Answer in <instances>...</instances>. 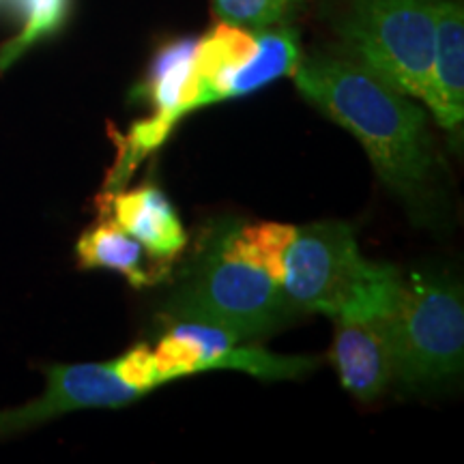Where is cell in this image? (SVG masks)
I'll list each match as a JSON object with an SVG mask.
<instances>
[{"mask_svg": "<svg viewBox=\"0 0 464 464\" xmlns=\"http://www.w3.org/2000/svg\"><path fill=\"white\" fill-rule=\"evenodd\" d=\"M218 241L224 254L265 271L280 284L284 277V256L295 237V226L260 222H230L216 228Z\"/></svg>", "mask_w": 464, "mask_h": 464, "instance_id": "cell-13", "label": "cell"}, {"mask_svg": "<svg viewBox=\"0 0 464 464\" xmlns=\"http://www.w3.org/2000/svg\"><path fill=\"white\" fill-rule=\"evenodd\" d=\"M256 52L258 31L222 20L196 39L191 82L198 95V108L228 100L230 80L256 56Z\"/></svg>", "mask_w": 464, "mask_h": 464, "instance_id": "cell-11", "label": "cell"}, {"mask_svg": "<svg viewBox=\"0 0 464 464\" xmlns=\"http://www.w3.org/2000/svg\"><path fill=\"white\" fill-rule=\"evenodd\" d=\"M213 11L222 22L265 31V28L288 26L304 14L310 0H211Z\"/></svg>", "mask_w": 464, "mask_h": 464, "instance_id": "cell-15", "label": "cell"}, {"mask_svg": "<svg viewBox=\"0 0 464 464\" xmlns=\"http://www.w3.org/2000/svg\"><path fill=\"white\" fill-rule=\"evenodd\" d=\"M112 370L121 381L140 393L153 392L161 385L158 368H155L153 351L147 344H136L121 357L112 359Z\"/></svg>", "mask_w": 464, "mask_h": 464, "instance_id": "cell-16", "label": "cell"}, {"mask_svg": "<svg viewBox=\"0 0 464 464\" xmlns=\"http://www.w3.org/2000/svg\"><path fill=\"white\" fill-rule=\"evenodd\" d=\"M293 316L280 284L224 254L216 230L166 304L168 321L218 324L241 342L274 332Z\"/></svg>", "mask_w": 464, "mask_h": 464, "instance_id": "cell-4", "label": "cell"}, {"mask_svg": "<svg viewBox=\"0 0 464 464\" xmlns=\"http://www.w3.org/2000/svg\"><path fill=\"white\" fill-rule=\"evenodd\" d=\"M396 381L430 385L460 374L464 304L460 286L439 276L411 274L393 310Z\"/></svg>", "mask_w": 464, "mask_h": 464, "instance_id": "cell-5", "label": "cell"}, {"mask_svg": "<svg viewBox=\"0 0 464 464\" xmlns=\"http://www.w3.org/2000/svg\"><path fill=\"white\" fill-rule=\"evenodd\" d=\"M24 7H26V0H0V14H11L20 17Z\"/></svg>", "mask_w": 464, "mask_h": 464, "instance_id": "cell-17", "label": "cell"}, {"mask_svg": "<svg viewBox=\"0 0 464 464\" xmlns=\"http://www.w3.org/2000/svg\"><path fill=\"white\" fill-rule=\"evenodd\" d=\"M299 33L293 26L258 31V52L228 84V100L254 95L284 75H293L301 63Z\"/></svg>", "mask_w": 464, "mask_h": 464, "instance_id": "cell-14", "label": "cell"}, {"mask_svg": "<svg viewBox=\"0 0 464 464\" xmlns=\"http://www.w3.org/2000/svg\"><path fill=\"white\" fill-rule=\"evenodd\" d=\"M321 11L348 56L393 89L423 102L437 34V0H321Z\"/></svg>", "mask_w": 464, "mask_h": 464, "instance_id": "cell-3", "label": "cell"}, {"mask_svg": "<svg viewBox=\"0 0 464 464\" xmlns=\"http://www.w3.org/2000/svg\"><path fill=\"white\" fill-rule=\"evenodd\" d=\"M45 376L48 385L42 398L20 409L0 411V439L15 437L72 411L119 409L144 396L121 381L110 362L50 365Z\"/></svg>", "mask_w": 464, "mask_h": 464, "instance_id": "cell-6", "label": "cell"}, {"mask_svg": "<svg viewBox=\"0 0 464 464\" xmlns=\"http://www.w3.org/2000/svg\"><path fill=\"white\" fill-rule=\"evenodd\" d=\"M393 310H365L334 318V365L342 387L362 402L376 400L396 381Z\"/></svg>", "mask_w": 464, "mask_h": 464, "instance_id": "cell-7", "label": "cell"}, {"mask_svg": "<svg viewBox=\"0 0 464 464\" xmlns=\"http://www.w3.org/2000/svg\"><path fill=\"white\" fill-rule=\"evenodd\" d=\"M423 103L440 130L454 140L464 119V9L460 0H437V34Z\"/></svg>", "mask_w": 464, "mask_h": 464, "instance_id": "cell-9", "label": "cell"}, {"mask_svg": "<svg viewBox=\"0 0 464 464\" xmlns=\"http://www.w3.org/2000/svg\"><path fill=\"white\" fill-rule=\"evenodd\" d=\"M404 276L396 266L372 263L359 252L355 230L346 222H314L295 228L284 256L282 295L295 314L393 307Z\"/></svg>", "mask_w": 464, "mask_h": 464, "instance_id": "cell-2", "label": "cell"}, {"mask_svg": "<svg viewBox=\"0 0 464 464\" xmlns=\"http://www.w3.org/2000/svg\"><path fill=\"white\" fill-rule=\"evenodd\" d=\"M196 37H174L161 44L144 75L138 92L153 108L150 119L168 131L177 127L185 114L198 110V95L191 82Z\"/></svg>", "mask_w": 464, "mask_h": 464, "instance_id": "cell-12", "label": "cell"}, {"mask_svg": "<svg viewBox=\"0 0 464 464\" xmlns=\"http://www.w3.org/2000/svg\"><path fill=\"white\" fill-rule=\"evenodd\" d=\"M75 260L80 269L116 271L133 288L153 286L170 271V263L150 256L140 241L133 239L106 213L80 235L75 243Z\"/></svg>", "mask_w": 464, "mask_h": 464, "instance_id": "cell-10", "label": "cell"}, {"mask_svg": "<svg viewBox=\"0 0 464 464\" xmlns=\"http://www.w3.org/2000/svg\"><path fill=\"white\" fill-rule=\"evenodd\" d=\"M97 205L102 213L140 241L150 256L172 263L188 246L181 218L158 185L144 183L127 191L123 188L106 191Z\"/></svg>", "mask_w": 464, "mask_h": 464, "instance_id": "cell-8", "label": "cell"}, {"mask_svg": "<svg viewBox=\"0 0 464 464\" xmlns=\"http://www.w3.org/2000/svg\"><path fill=\"white\" fill-rule=\"evenodd\" d=\"M301 95L357 138L381 181L423 207L437 172L428 116L413 97L348 56L312 52L293 73Z\"/></svg>", "mask_w": 464, "mask_h": 464, "instance_id": "cell-1", "label": "cell"}]
</instances>
